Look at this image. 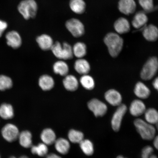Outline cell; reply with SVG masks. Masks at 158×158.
I'll use <instances>...</instances> for the list:
<instances>
[{"label": "cell", "instance_id": "obj_12", "mask_svg": "<svg viewBox=\"0 0 158 158\" xmlns=\"http://www.w3.org/2000/svg\"><path fill=\"white\" fill-rule=\"evenodd\" d=\"M118 8L120 12L126 15L133 14L136 9V4L134 0H119Z\"/></svg>", "mask_w": 158, "mask_h": 158}, {"label": "cell", "instance_id": "obj_7", "mask_svg": "<svg viewBox=\"0 0 158 158\" xmlns=\"http://www.w3.org/2000/svg\"><path fill=\"white\" fill-rule=\"evenodd\" d=\"M88 106L96 117H102L105 115L108 111V106L106 105L97 98L91 100L88 102Z\"/></svg>", "mask_w": 158, "mask_h": 158}, {"label": "cell", "instance_id": "obj_4", "mask_svg": "<svg viewBox=\"0 0 158 158\" xmlns=\"http://www.w3.org/2000/svg\"><path fill=\"white\" fill-rule=\"evenodd\" d=\"M51 50L55 56L59 59L69 60L72 59L73 56V48L67 43L61 44L57 41L53 44Z\"/></svg>", "mask_w": 158, "mask_h": 158}, {"label": "cell", "instance_id": "obj_39", "mask_svg": "<svg viewBox=\"0 0 158 158\" xmlns=\"http://www.w3.org/2000/svg\"><path fill=\"white\" fill-rule=\"evenodd\" d=\"M152 84L154 88L156 89L158 92V77L154 80Z\"/></svg>", "mask_w": 158, "mask_h": 158}, {"label": "cell", "instance_id": "obj_45", "mask_svg": "<svg viewBox=\"0 0 158 158\" xmlns=\"http://www.w3.org/2000/svg\"><path fill=\"white\" fill-rule=\"evenodd\" d=\"M9 158H16L15 156H11V157H9Z\"/></svg>", "mask_w": 158, "mask_h": 158}, {"label": "cell", "instance_id": "obj_40", "mask_svg": "<svg viewBox=\"0 0 158 158\" xmlns=\"http://www.w3.org/2000/svg\"><path fill=\"white\" fill-rule=\"evenodd\" d=\"M46 158H62L60 156L54 153H51L47 155Z\"/></svg>", "mask_w": 158, "mask_h": 158}, {"label": "cell", "instance_id": "obj_6", "mask_svg": "<svg viewBox=\"0 0 158 158\" xmlns=\"http://www.w3.org/2000/svg\"><path fill=\"white\" fill-rule=\"evenodd\" d=\"M128 110L127 106L122 104L117 106L111 120V126L114 131L118 132L121 128L122 120Z\"/></svg>", "mask_w": 158, "mask_h": 158}, {"label": "cell", "instance_id": "obj_31", "mask_svg": "<svg viewBox=\"0 0 158 158\" xmlns=\"http://www.w3.org/2000/svg\"><path fill=\"white\" fill-rule=\"evenodd\" d=\"M86 45L82 42L76 43L73 48V55L78 58H82L86 55Z\"/></svg>", "mask_w": 158, "mask_h": 158}, {"label": "cell", "instance_id": "obj_2", "mask_svg": "<svg viewBox=\"0 0 158 158\" xmlns=\"http://www.w3.org/2000/svg\"><path fill=\"white\" fill-rule=\"evenodd\" d=\"M134 124L140 137L146 141H151L156 136V129L152 124L142 118H137L134 120Z\"/></svg>", "mask_w": 158, "mask_h": 158}, {"label": "cell", "instance_id": "obj_13", "mask_svg": "<svg viewBox=\"0 0 158 158\" xmlns=\"http://www.w3.org/2000/svg\"><path fill=\"white\" fill-rule=\"evenodd\" d=\"M7 44L14 49H17L21 46L22 39L20 35L17 31H9L6 35Z\"/></svg>", "mask_w": 158, "mask_h": 158}, {"label": "cell", "instance_id": "obj_19", "mask_svg": "<svg viewBox=\"0 0 158 158\" xmlns=\"http://www.w3.org/2000/svg\"><path fill=\"white\" fill-rule=\"evenodd\" d=\"M74 67L77 72L83 75L88 74L90 69L88 61L82 58H79L75 62Z\"/></svg>", "mask_w": 158, "mask_h": 158}, {"label": "cell", "instance_id": "obj_28", "mask_svg": "<svg viewBox=\"0 0 158 158\" xmlns=\"http://www.w3.org/2000/svg\"><path fill=\"white\" fill-rule=\"evenodd\" d=\"M53 70L55 74L66 76L69 71L68 65L64 61H57L53 66Z\"/></svg>", "mask_w": 158, "mask_h": 158}, {"label": "cell", "instance_id": "obj_10", "mask_svg": "<svg viewBox=\"0 0 158 158\" xmlns=\"http://www.w3.org/2000/svg\"><path fill=\"white\" fill-rule=\"evenodd\" d=\"M104 98L106 102L112 106H118L122 104L121 94L114 89H110L107 90L105 94Z\"/></svg>", "mask_w": 158, "mask_h": 158}, {"label": "cell", "instance_id": "obj_38", "mask_svg": "<svg viewBox=\"0 0 158 158\" xmlns=\"http://www.w3.org/2000/svg\"><path fill=\"white\" fill-rule=\"evenodd\" d=\"M153 140L154 147L158 151V135H156Z\"/></svg>", "mask_w": 158, "mask_h": 158}, {"label": "cell", "instance_id": "obj_15", "mask_svg": "<svg viewBox=\"0 0 158 158\" xmlns=\"http://www.w3.org/2000/svg\"><path fill=\"white\" fill-rule=\"evenodd\" d=\"M134 92L135 95L141 100L148 98L151 94L149 88L141 82H138L136 84Z\"/></svg>", "mask_w": 158, "mask_h": 158}, {"label": "cell", "instance_id": "obj_20", "mask_svg": "<svg viewBox=\"0 0 158 158\" xmlns=\"http://www.w3.org/2000/svg\"><path fill=\"white\" fill-rule=\"evenodd\" d=\"M40 138L43 143L47 145H52L56 140V135L54 131L49 128L43 130L41 133Z\"/></svg>", "mask_w": 158, "mask_h": 158}, {"label": "cell", "instance_id": "obj_43", "mask_svg": "<svg viewBox=\"0 0 158 158\" xmlns=\"http://www.w3.org/2000/svg\"><path fill=\"white\" fill-rule=\"evenodd\" d=\"M3 32V31H2L1 30H0V37H1L2 36V35Z\"/></svg>", "mask_w": 158, "mask_h": 158}, {"label": "cell", "instance_id": "obj_46", "mask_svg": "<svg viewBox=\"0 0 158 158\" xmlns=\"http://www.w3.org/2000/svg\"><path fill=\"white\" fill-rule=\"evenodd\" d=\"M0 158H1V156H0Z\"/></svg>", "mask_w": 158, "mask_h": 158}, {"label": "cell", "instance_id": "obj_23", "mask_svg": "<svg viewBox=\"0 0 158 158\" xmlns=\"http://www.w3.org/2000/svg\"><path fill=\"white\" fill-rule=\"evenodd\" d=\"M63 83L65 89L70 91H74L78 87L77 79L73 75L66 76L63 80Z\"/></svg>", "mask_w": 158, "mask_h": 158}, {"label": "cell", "instance_id": "obj_24", "mask_svg": "<svg viewBox=\"0 0 158 158\" xmlns=\"http://www.w3.org/2000/svg\"><path fill=\"white\" fill-rule=\"evenodd\" d=\"M39 85L44 91H48L52 89L54 86V79L47 75H43L40 77L39 81Z\"/></svg>", "mask_w": 158, "mask_h": 158}, {"label": "cell", "instance_id": "obj_37", "mask_svg": "<svg viewBox=\"0 0 158 158\" xmlns=\"http://www.w3.org/2000/svg\"><path fill=\"white\" fill-rule=\"evenodd\" d=\"M8 25L5 21L0 20V30L4 31L7 27Z\"/></svg>", "mask_w": 158, "mask_h": 158}, {"label": "cell", "instance_id": "obj_14", "mask_svg": "<svg viewBox=\"0 0 158 158\" xmlns=\"http://www.w3.org/2000/svg\"><path fill=\"white\" fill-rule=\"evenodd\" d=\"M143 30V35L146 40L153 42L158 39V28L153 24L145 26Z\"/></svg>", "mask_w": 158, "mask_h": 158}, {"label": "cell", "instance_id": "obj_27", "mask_svg": "<svg viewBox=\"0 0 158 158\" xmlns=\"http://www.w3.org/2000/svg\"><path fill=\"white\" fill-rule=\"evenodd\" d=\"M69 5L71 10L77 14H82L86 9V3L83 0H70Z\"/></svg>", "mask_w": 158, "mask_h": 158}, {"label": "cell", "instance_id": "obj_35", "mask_svg": "<svg viewBox=\"0 0 158 158\" xmlns=\"http://www.w3.org/2000/svg\"><path fill=\"white\" fill-rule=\"evenodd\" d=\"M141 158H158L154 153V149L151 146L147 145L142 150Z\"/></svg>", "mask_w": 158, "mask_h": 158}, {"label": "cell", "instance_id": "obj_30", "mask_svg": "<svg viewBox=\"0 0 158 158\" xmlns=\"http://www.w3.org/2000/svg\"><path fill=\"white\" fill-rule=\"evenodd\" d=\"M48 151L47 145L44 143H40L37 145L32 146L31 147V153L40 157H44L47 155Z\"/></svg>", "mask_w": 158, "mask_h": 158}, {"label": "cell", "instance_id": "obj_3", "mask_svg": "<svg viewBox=\"0 0 158 158\" xmlns=\"http://www.w3.org/2000/svg\"><path fill=\"white\" fill-rule=\"evenodd\" d=\"M18 9L23 17L27 20L35 17L38 6L35 0H23L19 3Z\"/></svg>", "mask_w": 158, "mask_h": 158}, {"label": "cell", "instance_id": "obj_26", "mask_svg": "<svg viewBox=\"0 0 158 158\" xmlns=\"http://www.w3.org/2000/svg\"><path fill=\"white\" fill-rule=\"evenodd\" d=\"M143 114L145 120L148 123L154 125L158 123V111L156 109H147Z\"/></svg>", "mask_w": 158, "mask_h": 158}, {"label": "cell", "instance_id": "obj_9", "mask_svg": "<svg viewBox=\"0 0 158 158\" xmlns=\"http://www.w3.org/2000/svg\"><path fill=\"white\" fill-rule=\"evenodd\" d=\"M66 27L73 36L78 37L82 36L85 33L84 26L83 23L76 19H72L67 21Z\"/></svg>", "mask_w": 158, "mask_h": 158}, {"label": "cell", "instance_id": "obj_42", "mask_svg": "<svg viewBox=\"0 0 158 158\" xmlns=\"http://www.w3.org/2000/svg\"><path fill=\"white\" fill-rule=\"evenodd\" d=\"M19 158H29L28 157H27L26 156H21Z\"/></svg>", "mask_w": 158, "mask_h": 158}, {"label": "cell", "instance_id": "obj_22", "mask_svg": "<svg viewBox=\"0 0 158 158\" xmlns=\"http://www.w3.org/2000/svg\"><path fill=\"white\" fill-rule=\"evenodd\" d=\"M55 147L56 151L62 155H66L69 152L70 145V143L64 138H59L55 142Z\"/></svg>", "mask_w": 158, "mask_h": 158}, {"label": "cell", "instance_id": "obj_44", "mask_svg": "<svg viewBox=\"0 0 158 158\" xmlns=\"http://www.w3.org/2000/svg\"><path fill=\"white\" fill-rule=\"evenodd\" d=\"M156 130L158 131V123L156 124Z\"/></svg>", "mask_w": 158, "mask_h": 158}, {"label": "cell", "instance_id": "obj_11", "mask_svg": "<svg viewBox=\"0 0 158 158\" xmlns=\"http://www.w3.org/2000/svg\"><path fill=\"white\" fill-rule=\"evenodd\" d=\"M146 110L147 108L145 104L140 99L133 100L130 104L129 108L130 114L135 117L143 115Z\"/></svg>", "mask_w": 158, "mask_h": 158}, {"label": "cell", "instance_id": "obj_29", "mask_svg": "<svg viewBox=\"0 0 158 158\" xmlns=\"http://www.w3.org/2000/svg\"><path fill=\"white\" fill-rule=\"evenodd\" d=\"M80 144L81 149L85 155L88 156L93 155L94 152V147L91 141L89 139H84Z\"/></svg>", "mask_w": 158, "mask_h": 158}, {"label": "cell", "instance_id": "obj_36", "mask_svg": "<svg viewBox=\"0 0 158 158\" xmlns=\"http://www.w3.org/2000/svg\"><path fill=\"white\" fill-rule=\"evenodd\" d=\"M141 7L146 11H151L154 7L153 0H138Z\"/></svg>", "mask_w": 158, "mask_h": 158}, {"label": "cell", "instance_id": "obj_16", "mask_svg": "<svg viewBox=\"0 0 158 158\" xmlns=\"http://www.w3.org/2000/svg\"><path fill=\"white\" fill-rule=\"evenodd\" d=\"M114 28L118 34H125L130 31V25L127 19L120 17L114 23Z\"/></svg>", "mask_w": 158, "mask_h": 158}, {"label": "cell", "instance_id": "obj_5", "mask_svg": "<svg viewBox=\"0 0 158 158\" xmlns=\"http://www.w3.org/2000/svg\"><path fill=\"white\" fill-rule=\"evenodd\" d=\"M158 70V59L156 57H152L146 62L142 69L141 77L143 80H151L156 74Z\"/></svg>", "mask_w": 158, "mask_h": 158}, {"label": "cell", "instance_id": "obj_25", "mask_svg": "<svg viewBox=\"0 0 158 158\" xmlns=\"http://www.w3.org/2000/svg\"><path fill=\"white\" fill-rule=\"evenodd\" d=\"M14 114V110L11 104L3 103L0 106V117L3 119H11L13 118Z\"/></svg>", "mask_w": 158, "mask_h": 158}, {"label": "cell", "instance_id": "obj_17", "mask_svg": "<svg viewBox=\"0 0 158 158\" xmlns=\"http://www.w3.org/2000/svg\"><path fill=\"white\" fill-rule=\"evenodd\" d=\"M148 21L147 15L143 12H139L136 14L132 21V24L134 28L139 29L145 27Z\"/></svg>", "mask_w": 158, "mask_h": 158}, {"label": "cell", "instance_id": "obj_33", "mask_svg": "<svg viewBox=\"0 0 158 158\" xmlns=\"http://www.w3.org/2000/svg\"><path fill=\"white\" fill-rule=\"evenodd\" d=\"M68 137L72 143H80L84 139V135L81 132L72 129L69 131Z\"/></svg>", "mask_w": 158, "mask_h": 158}, {"label": "cell", "instance_id": "obj_41", "mask_svg": "<svg viewBox=\"0 0 158 158\" xmlns=\"http://www.w3.org/2000/svg\"><path fill=\"white\" fill-rule=\"evenodd\" d=\"M116 158H127L124 157L123 156L119 155V156H118L117 157H116Z\"/></svg>", "mask_w": 158, "mask_h": 158}, {"label": "cell", "instance_id": "obj_32", "mask_svg": "<svg viewBox=\"0 0 158 158\" xmlns=\"http://www.w3.org/2000/svg\"><path fill=\"white\" fill-rule=\"evenodd\" d=\"M80 82L82 86L87 90H91L94 88V78L87 74L83 75L80 78Z\"/></svg>", "mask_w": 158, "mask_h": 158}, {"label": "cell", "instance_id": "obj_34", "mask_svg": "<svg viewBox=\"0 0 158 158\" xmlns=\"http://www.w3.org/2000/svg\"><path fill=\"white\" fill-rule=\"evenodd\" d=\"M13 81L9 77L5 75H0V90L9 89L12 87Z\"/></svg>", "mask_w": 158, "mask_h": 158}, {"label": "cell", "instance_id": "obj_21", "mask_svg": "<svg viewBox=\"0 0 158 158\" xmlns=\"http://www.w3.org/2000/svg\"><path fill=\"white\" fill-rule=\"evenodd\" d=\"M32 134L30 131L25 130L19 133L18 138L19 143L22 147L28 148L32 146Z\"/></svg>", "mask_w": 158, "mask_h": 158}, {"label": "cell", "instance_id": "obj_18", "mask_svg": "<svg viewBox=\"0 0 158 158\" xmlns=\"http://www.w3.org/2000/svg\"><path fill=\"white\" fill-rule=\"evenodd\" d=\"M36 41L40 48L43 50L51 49L54 44L53 40L48 35L43 34L37 37Z\"/></svg>", "mask_w": 158, "mask_h": 158}, {"label": "cell", "instance_id": "obj_8", "mask_svg": "<svg viewBox=\"0 0 158 158\" xmlns=\"http://www.w3.org/2000/svg\"><path fill=\"white\" fill-rule=\"evenodd\" d=\"M19 134L18 128L13 124L8 123L2 128L1 134L6 141L12 143L16 141Z\"/></svg>", "mask_w": 158, "mask_h": 158}, {"label": "cell", "instance_id": "obj_1", "mask_svg": "<svg viewBox=\"0 0 158 158\" xmlns=\"http://www.w3.org/2000/svg\"><path fill=\"white\" fill-rule=\"evenodd\" d=\"M109 53L113 58L117 57L121 52L123 46V40L117 33L110 32L104 39Z\"/></svg>", "mask_w": 158, "mask_h": 158}]
</instances>
